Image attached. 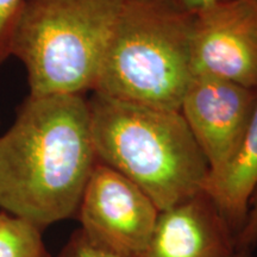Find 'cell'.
I'll use <instances>...</instances> for the list:
<instances>
[{
	"mask_svg": "<svg viewBox=\"0 0 257 257\" xmlns=\"http://www.w3.org/2000/svg\"><path fill=\"white\" fill-rule=\"evenodd\" d=\"M96 163L87 99L28 94L0 136V208L43 231L76 218Z\"/></svg>",
	"mask_w": 257,
	"mask_h": 257,
	"instance_id": "6da1fadb",
	"label": "cell"
},
{
	"mask_svg": "<svg viewBox=\"0 0 257 257\" xmlns=\"http://www.w3.org/2000/svg\"><path fill=\"white\" fill-rule=\"evenodd\" d=\"M87 101L96 159L136 184L160 212L204 192L210 167L181 112L95 92Z\"/></svg>",
	"mask_w": 257,
	"mask_h": 257,
	"instance_id": "7a4b0ae2",
	"label": "cell"
},
{
	"mask_svg": "<svg viewBox=\"0 0 257 257\" xmlns=\"http://www.w3.org/2000/svg\"><path fill=\"white\" fill-rule=\"evenodd\" d=\"M193 22L157 0H124L93 92L180 111L193 78Z\"/></svg>",
	"mask_w": 257,
	"mask_h": 257,
	"instance_id": "3957f363",
	"label": "cell"
},
{
	"mask_svg": "<svg viewBox=\"0 0 257 257\" xmlns=\"http://www.w3.org/2000/svg\"><path fill=\"white\" fill-rule=\"evenodd\" d=\"M124 0H27L11 56L23 63L29 95L94 89Z\"/></svg>",
	"mask_w": 257,
	"mask_h": 257,
	"instance_id": "277c9868",
	"label": "cell"
},
{
	"mask_svg": "<svg viewBox=\"0 0 257 257\" xmlns=\"http://www.w3.org/2000/svg\"><path fill=\"white\" fill-rule=\"evenodd\" d=\"M160 211L136 184L99 162L83 192L80 229L117 257L137 256L155 230Z\"/></svg>",
	"mask_w": 257,
	"mask_h": 257,
	"instance_id": "5b68a950",
	"label": "cell"
},
{
	"mask_svg": "<svg viewBox=\"0 0 257 257\" xmlns=\"http://www.w3.org/2000/svg\"><path fill=\"white\" fill-rule=\"evenodd\" d=\"M193 75H210L257 89V5L217 0L194 15Z\"/></svg>",
	"mask_w": 257,
	"mask_h": 257,
	"instance_id": "8992f818",
	"label": "cell"
},
{
	"mask_svg": "<svg viewBox=\"0 0 257 257\" xmlns=\"http://www.w3.org/2000/svg\"><path fill=\"white\" fill-rule=\"evenodd\" d=\"M256 101L257 89L216 76L193 75L180 112L206 157L210 174L223 168L236 153Z\"/></svg>",
	"mask_w": 257,
	"mask_h": 257,
	"instance_id": "52a82bcc",
	"label": "cell"
},
{
	"mask_svg": "<svg viewBox=\"0 0 257 257\" xmlns=\"http://www.w3.org/2000/svg\"><path fill=\"white\" fill-rule=\"evenodd\" d=\"M234 250L233 230L201 192L160 212L149 242L135 257H229Z\"/></svg>",
	"mask_w": 257,
	"mask_h": 257,
	"instance_id": "ba28073f",
	"label": "cell"
},
{
	"mask_svg": "<svg viewBox=\"0 0 257 257\" xmlns=\"http://www.w3.org/2000/svg\"><path fill=\"white\" fill-rule=\"evenodd\" d=\"M257 188V101L236 153L218 172L210 174L204 192L216 204L234 234L245 224L250 198Z\"/></svg>",
	"mask_w": 257,
	"mask_h": 257,
	"instance_id": "9c48e42d",
	"label": "cell"
},
{
	"mask_svg": "<svg viewBox=\"0 0 257 257\" xmlns=\"http://www.w3.org/2000/svg\"><path fill=\"white\" fill-rule=\"evenodd\" d=\"M0 257H51L37 225L0 208Z\"/></svg>",
	"mask_w": 257,
	"mask_h": 257,
	"instance_id": "30bf717a",
	"label": "cell"
},
{
	"mask_svg": "<svg viewBox=\"0 0 257 257\" xmlns=\"http://www.w3.org/2000/svg\"><path fill=\"white\" fill-rule=\"evenodd\" d=\"M27 0H0V67L11 56L16 27Z\"/></svg>",
	"mask_w": 257,
	"mask_h": 257,
	"instance_id": "8fae6325",
	"label": "cell"
},
{
	"mask_svg": "<svg viewBox=\"0 0 257 257\" xmlns=\"http://www.w3.org/2000/svg\"><path fill=\"white\" fill-rule=\"evenodd\" d=\"M56 257H117L93 242L83 231L76 229L61 248Z\"/></svg>",
	"mask_w": 257,
	"mask_h": 257,
	"instance_id": "7c38bea8",
	"label": "cell"
},
{
	"mask_svg": "<svg viewBox=\"0 0 257 257\" xmlns=\"http://www.w3.org/2000/svg\"><path fill=\"white\" fill-rule=\"evenodd\" d=\"M257 245V188L250 198L249 211L243 229L236 237V249L252 251Z\"/></svg>",
	"mask_w": 257,
	"mask_h": 257,
	"instance_id": "4fadbf2b",
	"label": "cell"
},
{
	"mask_svg": "<svg viewBox=\"0 0 257 257\" xmlns=\"http://www.w3.org/2000/svg\"><path fill=\"white\" fill-rule=\"evenodd\" d=\"M157 2L167 4L170 8L179 10L181 12L195 15L201 10L206 9L213 3H216L217 0H157Z\"/></svg>",
	"mask_w": 257,
	"mask_h": 257,
	"instance_id": "5bb4252c",
	"label": "cell"
},
{
	"mask_svg": "<svg viewBox=\"0 0 257 257\" xmlns=\"http://www.w3.org/2000/svg\"><path fill=\"white\" fill-rule=\"evenodd\" d=\"M250 250H245V249H236L234 251L231 253L229 257H252Z\"/></svg>",
	"mask_w": 257,
	"mask_h": 257,
	"instance_id": "9a60e30c",
	"label": "cell"
},
{
	"mask_svg": "<svg viewBox=\"0 0 257 257\" xmlns=\"http://www.w3.org/2000/svg\"><path fill=\"white\" fill-rule=\"evenodd\" d=\"M253 2H255V3H256V5H257V0H253Z\"/></svg>",
	"mask_w": 257,
	"mask_h": 257,
	"instance_id": "2e32d148",
	"label": "cell"
}]
</instances>
